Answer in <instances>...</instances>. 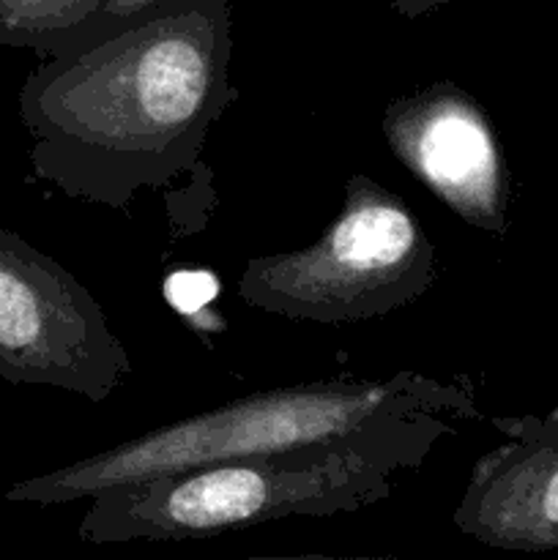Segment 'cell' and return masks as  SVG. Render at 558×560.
Returning <instances> with one entry per match:
<instances>
[{"instance_id": "cell-11", "label": "cell", "mask_w": 558, "mask_h": 560, "mask_svg": "<svg viewBox=\"0 0 558 560\" xmlns=\"http://www.w3.org/2000/svg\"><path fill=\"white\" fill-rule=\"evenodd\" d=\"M449 3H454V0H388V5L405 20H421V16L432 14Z\"/></svg>"}, {"instance_id": "cell-1", "label": "cell", "mask_w": 558, "mask_h": 560, "mask_svg": "<svg viewBox=\"0 0 558 560\" xmlns=\"http://www.w3.org/2000/svg\"><path fill=\"white\" fill-rule=\"evenodd\" d=\"M233 52V0H159L44 58L20 91L33 173L109 211L167 189L239 102Z\"/></svg>"}, {"instance_id": "cell-10", "label": "cell", "mask_w": 558, "mask_h": 560, "mask_svg": "<svg viewBox=\"0 0 558 560\" xmlns=\"http://www.w3.org/2000/svg\"><path fill=\"white\" fill-rule=\"evenodd\" d=\"M153 3H159V0H104L102 20H98L93 36H98V33L120 25V22H126L129 16H135V14H140L142 9H148V5H153Z\"/></svg>"}, {"instance_id": "cell-4", "label": "cell", "mask_w": 558, "mask_h": 560, "mask_svg": "<svg viewBox=\"0 0 558 560\" xmlns=\"http://www.w3.org/2000/svg\"><path fill=\"white\" fill-rule=\"evenodd\" d=\"M438 279V255L425 228L394 191L353 173L345 206L321 238L284 255L252 257L239 299L284 320H375L419 301Z\"/></svg>"}, {"instance_id": "cell-5", "label": "cell", "mask_w": 558, "mask_h": 560, "mask_svg": "<svg viewBox=\"0 0 558 560\" xmlns=\"http://www.w3.org/2000/svg\"><path fill=\"white\" fill-rule=\"evenodd\" d=\"M131 372L129 350L91 290L25 238L0 230V375L102 405Z\"/></svg>"}, {"instance_id": "cell-3", "label": "cell", "mask_w": 558, "mask_h": 560, "mask_svg": "<svg viewBox=\"0 0 558 560\" xmlns=\"http://www.w3.org/2000/svg\"><path fill=\"white\" fill-rule=\"evenodd\" d=\"M397 470L348 448L260 454L175 470L91 498L88 545L186 541L290 517H334L392 498Z\"/></svg>"}, {"instance_id": "cell-8", "label": "cell", "mask_w": 558, "mask_h": 560, "mask_svg": "<svg viewBox=\"0 0 558 560\" xmlns=\"http://www.w3.org/2000/svg\"><path fill=\"white\" fill-rule=\"evenodd\" d=\"M104 0H0V42L53 58L93 36Z\"/></svg>"}, {"instance_id": "cell-7", "label": "cell", "mask_w": 558, "mask_h": 560, "mask_svg": "<svg viewBox=\"0 0 558 560\" xmlns=\"http://www.w3.org/2000/svg\"><path fill=\"white\" fill-rule=\"evenodd\" d=\"M490 424L503 443L476 459L454 528L492 550H558V408Z\"/></svg>"}, {"instance_id": "cell-6", "label": "cell", "mask_w": 558, "mask_h": 560, "mask_svg": "<svg viewBox=\"0 0 558 560\" xmlns=\"http://www.w3.org/2000/svg\"><path fill=\"white\" fill-rule=\"evenodd\" d=\"M388 151L465 224L503 238L509 170L490 115L454 82L397 96L381 118Z\"/></svg>"}, {"instance_id": "cell-2", "label": "cell", "mask_w": 558, "mask_h": 560, "mask_svg": "<svg viewBox=\"0 0 558 560\" xmlns=\"http://www.w3.org/2000/svg\"><path fill=\"white\" fill-rule=\"evenodd\" d=\"M479 419L470 375L449 381L410 370L383 381L339 375L266 388L186 416L53 474L20 481L5 498L55 506L197 465L306 448H348L403 476L421 468L438 443L457 435L460 427Z\"/></svg>"}, {"instance_id": "cell-9", "label": "cell", "mask_w": 558, "mask_h": 560, "mask_svg": "<svg viewBox=\"0 0 558 560\" xmlns=\"http://www.w3.org/2000/svg\"><path fill=\"white\" fill-rule=\"evenodd\" d=\"M219 299V279L206 268H181L164 279V301L200 331H222V317L213 312Z\"/></svg>"}]
</instances>
